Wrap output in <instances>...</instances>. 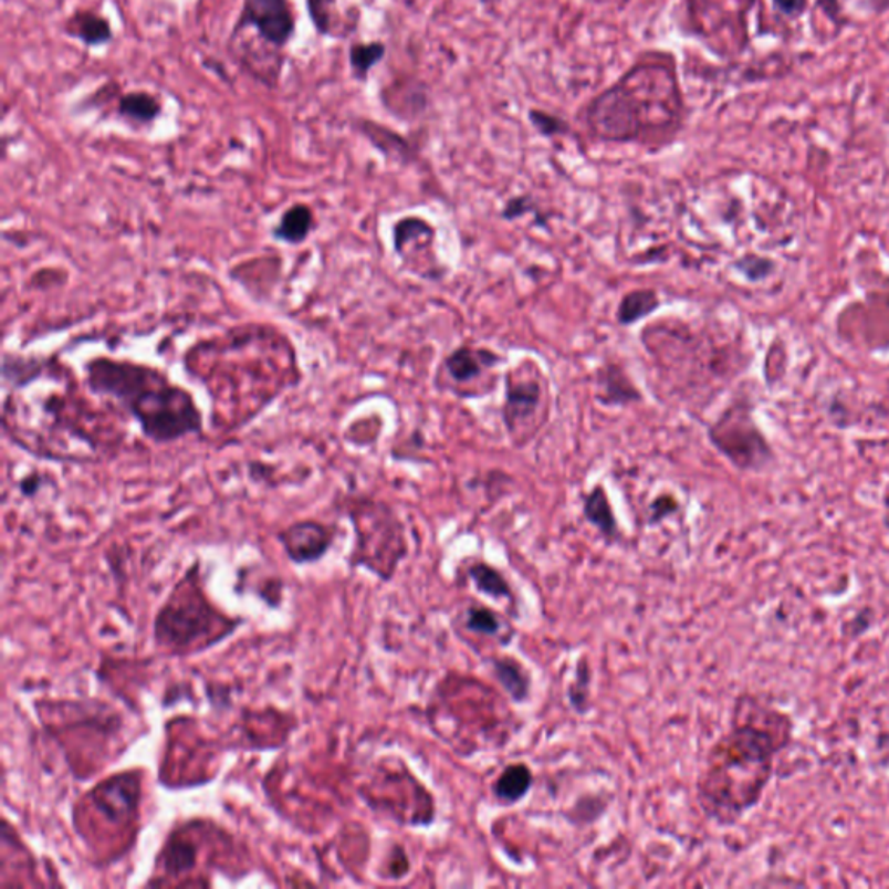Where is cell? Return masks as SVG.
Returning a JSON list of instances; mask_svg holds the SVG:
<instances>
[{"mask_svg": "<svg viewBox=\"0 0 889 889\" xmlns=\"http://www.w3.org/2000/svg\"><path fill=\"white\" fill-rule=\"evenodd\" d=\"M782 14L791 18H799L806 9V0H773Z\"/></svg>", "mask_w": 889, "mask_h": 889, "instance_id": "cell-30", "label": "cell"}, {"mask_svg": "<svg viewBox=\"0 0 889 889\" xmlns=\"http://www.w3.org/2000/svg\"><path fill=\"white\" fill-rule=\"evenodd\" d=\"M117 109L121 117L127 118L133 124L148 126L151 122L157 121L158 115L163 112V103L155 94L134 91V93L118 97Z\"/></svg>", "mask_w": 889, "mask_h": 889, "instance_id": "cell-20", "label": "cell"}, {"mask_svg": "<svg viewBox=\"0 0 889 889\" xmlns=\"http://www.w3.org/2000/svg\"><path fill=\"white\" fill-rule=\"evenodd\" d=\"M65 32L73 39L84 42L90 48L106 44L112 41L114 32L106 18L93 11H77L66 21Z\"/></svg>", "mask_w": 889, "mask_h": 889, "instance_id": "cell-16", "label": "cell"}, {"mask_svg": "<svg viewBox=\"0 0 889 889\" xmlns=\"http://www.w3.org/2000/svg\"><path fill=\"white\" fill-rule=\"evenodd\" d=\"M676 510H678V502L671 495L657 498L650 505V523L662 522L663 517L674 513Z\"/></svg>", "mask_w": 889, "mask_h": 889, "instance_id": "cell-29", "label": "cell"}, {"mask_svg": "<svg viewBox=\"0 0 889 889\" xmlns=\"http://www.w3.org/2000/svg\"><path fill=\"white\" fill-rule=\"evenodd\" d=\"M466 627L474 635L498 636L501 632L502 624L498 615L490 608L471 607L466 615Z\"/></svg>", "mask_w": 889, "mask_h": 889, "instance_id": "cell-25", "label": "cell"}, {"mask_svg": "<svg viewBox=\"0 0 889 889\" xmlns=\"http://www.w3.org/2000/svg\"><path fill=\"white\" fill-rule=\"evenodd\" d=\"M596 386H598V400L607 407H626L644 400V395L632 385V380L619 364L608 362L599 367Z\"/></svg>", "mask_w": 889, "mask_h": 889, "instance_id": "cell-12", "label": "cell"}, {"mask_svg": "<svg viewBox=\"0 0 889 889\" xmlns=\"http://www.w3.org/2000/svg\"><path fill=\"white\" fill-rule=\"evenodd\" d=\"M315 228V215L306 203H294L283 212L273 228V239L289 245H300L312 234Z\"/></svg>", "mask_w": 889, "mask_h": 889, "instance_id": "cell-15", "label": "cell"}, {"mask_svg": "<svg viewBox=\"0 0 889 889\" xmlns=\"http://www.w3.org/2000/svg\"><path fill=\"white\" fill-rule=\"evenodd\" d=\"M529 121L544 138H556V136H566V134L571 133L568 122L563 121L558 115L547 114L544 109H530Z\"/></svg>", "mask_w": 889, "mask_h": 889, "instance_id": "cell-26", "label": "cell"}, {"mask_svg": "<svg viewBox=\"0 0 889 889\" xmlns=\"http://www.w3.org/2000/svg\"><path fill=\"white\" fill-rule=\"evenodd\" d=\"M360 130L367 136L368 142L373 143L377 150L383 151L386 157L401 164H410L416 158L409 143L405 142L400 134L380 127L376 122L367 121L362 122Z\"/></svg>", "mask_w": 889, "mask_h": 889, "instance_id": "cell-18", "label": "cell"}, {"mask_svg": "<svg viewBox=\"0 0 889 889\" xmlns=\"http://www.w3.org/2000/svg\"><path fill=\"white\" fill-rule=\"evenodd\" d=\"M197 857L199 846L195 845L187 830L179 829L167 837L166 845L158 854L157 866L164 869L169 878H176L179 874L190 872L197 866Z\"/></svg>", "mask_w": 889, "mask_h": 889, "instance_id": "cell-13", "label": "cell"}, {"mask_svg": "<svg viewBox=\"0 0 889 889\" xmlns=\"http://www.w3.org/2000/svg\"><path fill=\"white\" fill-rule=\"evenodd\" d=\"M234 30H254L266 48L282 53L295 32L294 9L289 0H243Z\"/></svg>", "mask_w": 889, "mask_h": 889, "instance_id": "cell-7", "label": "cell"}, {"mask_svg": "<svg viewBox=\"0 0 889 889\" xmlns=\"http://www.w3.org/2000/svg\"><path fill=\"white\" fill-rule=\"evenodd\" d=\"M349 517L356 534L352 565L365 566L389 581L407 554L404 525L397 514L383 502L362 499L349 510Z\"/></svg>", "mask_w": 889, "mask_h": 889, "instance_id": "cell-5", "label": "cell"}, {"mask_svg": "<svg viewBox=\"0 0 889 889\" xmlns=\"http://www.w3.org/2000/svg\"><path fill=\"white\" fill-rule=\"evenodd\" d=\"M535 211H537V207H535L532 197H529V195H520V197H513V199L505 202V206L502 207L501 216L502 219L514 221V219L523 218V216Z\"/></svg>", "mask_w": 889, "mask_h": 889, "instance_id": "cell-28", "label": "cell"}, {"mask_svg": "<svg viewBox=\"0 0 889 889\" xmlns=\"http://www.w3.org/2000/svg\"><path fill=\"white\" fill-rule=\"evenodd\" d=\"M41 489V478L35 477H27L20 483L21 493H23L24 498H33L36 492Z\"/></svg>", "mask_w": 889, "mask_h": 889, "instance_id": "cell-31", "label": "cell"}, {"mask_svg": "<svg viewBox=\"0 0 889 889\" xmlns=\"http://www.w3.org/2000/svg\"><path fill=\"white\" fill-rule=\"evenodd\" d=\"M747 417L739 409H730L720 417V421L712 426L709 431L712 443L728 457L732 459L739 468H749L752 464L749 445L754 447L760 438H752L754 429Z\"/></svg>", "mask_w": 889, "mask_h": 889, "instance_id": "cell-10", "label": "cell"}, {"mask_svg": "<svg viewBox=\"0 0 889 889\" xmlns=\"http://www.w3.org/2000/svg\"><path fill=\"white\" fill-rule=\"evenodd\" d=\"M660 306L659 294L653 289H635L627 292L617 307V322L623 327L638 324L639 320L647 318L657 312Z\"/></svg>", "mask_w": 889, "mask_h": 889, "instance_id": "cell-21", "label": "cell"}, {"mask_svg": "<svg viewBox=\"0 0 889 889\" xmlns=\"http://www.w3.org/2000/svg\"><path fill=\"white\" fill-rule=\"evenodd\" d=\"M732 732L711 749L700 775V808L712 820L732 825L754 808L773 775V761L787 747L793 723L775 709L742 697Z\"/></svg>", "mask_w": 889, "mask_h": 889, "instance_id": "cell-2", "label": "cell"}, {"mask_svg": "<svg viewBox=\"0 0 889 889\" xmlns=\"http://www.w3.org/2000/svg\"><path fill=\"white\" fill-rule=\"evenodd\" d=\"M583 510L587 522L595 526L603 537H607L608 541H615V538L619 537L617 517H615L614 510H611L607 490L599 485L590 490L586 499H584Z\"/></svg>", "mask_w": 889, "mask_h": 889, "instance_id": "cell-17", "label": "cell"}, {"mask_svg": "<svg viewBox=\"0 0 889 889\" xmlns=\"http://www.w3.org/2000/svg\"><path fill=\"white\" fill-rule=\"evenodd\" d=\"M501 362L495 353L489 349H473L469 346H461V348L453 349L447 360H445V368L457 383H469V380L477 379L483 368L493 367Z\"/></svg>", "mask_w": 889, "mask_h": 889, "instance_id": "cell-14", "label": "cell"}, {"mask_svg": "<svg viewBox=\"0 0 889 889\" xmlns=\"http://www.w3.org/2000/svg\"><path fill=\"white\" fill-rule=\"evenodd\" d=\"M469 577L483 595L492 596L495 599H508L513 596L504 575L498 568L487 565V563H477V565L471 566Z\"/></svg>", "mask_w": 889, "mask_h": 889, "instance_id": "cell-22", "label": "cell"}, {"mask_svg": "<svg viewBox=\"0 0 889 889\" xmlns=\"http://www.w3.org/2000/svg\"><path fill=\"white\" fill-rule=\"evenodd\" d=\"M546 400L544 380L538 367L522 368V365L505 376V398L502 407V419L505 429L513 440L522 433V429L534 425L538 410Z\"/></svg>", "mask_w": 889, "mask_h": 889, "instance_id": "cell-6", "label": "cell"}, {"mask_svg": "<svg viewBox=\"0 0 889 889\" xmlns=\"http://www.w3.org/2000/svg\"><path fill=\"white\" fill-rule=\"evenodd\" d=\"M493 666H495V676H498L499 683L510 693L511 699L516 700V702L525 700L526 695H529L530 681L522 666L511 659L495 660Z\"/></svg>", "mask_w": 889, "mask_h": 889, "instance_id": "cell-24", "label": "cell"}, {"mask_svg": "<svg viewBox=\"0 0 889 889\" xmlns=\"http://www.w3.org/2000/svg\"><path fill=\"white\" fill-rule=\"evenodd\" d=\"M85 385L97 397L117 401L155 443L202 433V412L191 393L155 367L97 356L85 364Z\"/></svg>", "mask_w": 889, "mask_h": 889, "instance_id": "cell-3", "label": "cell"}, {"mask_svg": "<svg viewBox=\"0 0 889 889\" xmlns=\"http://www.w3.org/2000/svg\"><path fill=\"white\" fill-rule=\"evenodd\" d=\"M332 8H336V0H307L310 17H312L316 30L324 35H334Z\"/></svg>", "mask_w": 889, "mask_h": 889, "instance_id": "cell-27", "label": "cell"}, {"mask_svg": "<svg viewBox=\"0 0 889 889\" xmlns=\"http://www.w3.org/2000/svg\"><path fill=\"white\" fill-rule=\"evenodd\" d=\"M437 239V230L433 224H429L426 219L410 218L400 219L393 227V249L400 255L405 264H416L417 252L429 254L433 249Z\"/></svg>", "mask_w": 889, "mask_h": 889, "instance_id": "cell-11", "label": "cell"}, {"mask_svg": "<svg viewBox=\"0 0 889 889\" xmlns=\"http://www.w3.org/2000/svg\"><path fill=\"white\" fill-rule=\"evenodd\" d=\"M4 431L11 440L51 461H79L75 453L102 452L94 409L77 393V380L54 358L4 355Z\"/></svg>", "mask_w": 889, "mask_h": 889, "instance_id": "cell-1", "label": "cell"}, {"mask_svg": "<svg viewBox=\"0 0 889 889\" xmlns=\"http://www.w3.org/2000/svg\"><path fill=\"white\" fill-rule=\"evenodd\" d=\"M179 581L154 620L155 645L181 656L206 650L234 632L240 620L230 619L215 608L200 589L197 577Z\"/></svg>", "mask_w": 889, "mask_h": 889, "instance_id": "cell-4", "label": "cell"}, {"mask_svg": "<svg viewBox=\"0 0 889 889\" xmlns=\"http://www.w3.org/2000/svg\"><path fill=\"white\" fill-rule=\"evenodd\" d=\"M532 784H534V776L529 766L514 763L499 775L498 782L493 785V796L504 805H514L526 796Z\"/></svg>", "mask_w": 889, "mask_h": 889, "instance_id": "cell-19", "label": "cell"}, {"mask_svg": "<svg viewBox=\"0 0 889 889\" xmlns=\"http://www.w3.org/2000/svg\"><path fill=\"white\" fill-rule=\"evenodd\" d=\"M385 56L386 45L383 42L353 44L349 48V66H352L353 77L360 82L367 81L368 73L373 72L374 66L379 65Z\"/></svg>", "mask_w": 889, "mask_h": 889, "instance_id": "cell-23", "label": "cell"}, {"mask_svg": "<svg viewBox=\"0 0 889 889\" xmlns=\"http://www.w3.org/2000/svg\"><path fill=\"white\" fill-rule=\"evenodd\" d=\"M85 799L90 801L106 822L114 825L133 824L138 820L142 778L136 772L117 773L100 782Z\"/></svg>", "mask_w": 889, "mask_h": 889, "instance_id": "cell-8", "label": "cell"}, {"mask_svg": "<svg viewBox=\"0 0 889 889\" xmlns=\"http://www.w3.org/2000/svg\"><path fill=\"white\" fill-rule=\"evenodd\" d=\"M334 529L316 520H301L279 532V542L295 565L320 562L332 547Z\"/></svg>", "mask_w": 889, "mask_h": 889, "instance_id": "cell-9", "label": "cell"}]
</instances>
